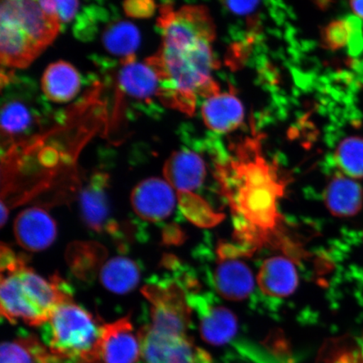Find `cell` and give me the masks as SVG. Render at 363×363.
Listing matches in <instances>:
<instances>
[{"label": "cell", "instance_id": "cell-1", "mask_svg": "<svg viewBox=\"0 0 363 363\" xmlns=\"http://www.w3.org/2000/svg\"><path fill=\"white\" fill-rule=\"evenodd\" d=\"M157 28L161 47L145 62L157 72L163 106L191 116L199 97L220 93L212 76L219 66L213 52L214 21L206 6L176 9L172 3H163Z\"/></svg>", "mask_w": 363, "mask_h": 363}, {"label": "cell", "instance_id": "cell-2", "mask_svg": "<svg viewBox=\"0 0 363 363\" xmlns=\"http://www.w3.org/2000/svg\"><path fill=\"white\" fill-rule=\"evenodd\" d=\"M261 139V135L245 139L231 155L216 162V179L233 212L235 239L250 255L267 244L288 252L291 247L279 231V201L288 180L278 163L263 154Z\"/></svg>", "mask_w": 363, "mask_h": 363}, {"label": "cell", "instance_id": "cell-3", "mask_svg": "<svg viewBox=\"0 0 363 363\" xmlns=\"http://www.w3.org/2000/svg\"><path fill=\"white\" fill-rule=\"evenodd\" d=\"M2 150L10 151L33 138L51 121L53 111L33 80L1 72Z\"/></svg>", "mask_w": 363, "mask_h": 363}, {"label": "cell", "instance_id": "cell-4", "mask_svg": "<svg viewBox=\"0 0 363 363\" xmlns=\"http://www.w3.org/2000/svg\"><path fill=\"white\" fill-rule=\"evenodd\" d=\"M45 347L67 363H96L102 325L74 301L58 306L42 325Z\"/></svg>", "mask_w": 363, "mask_h": 363}, {"label": "cell", "instance_id": "cell-5", "mask_svg": "<svg viewBox=\"0 0 363 363\" xmlns=\"http://www.w3.org/2000/svg\"><path fill=\"white\" fill-rule=\"evenodd\" d=\"M181 279L153 277L142 293L151 303V324L159 333L187 335L191 323V306L189 294Z\"/></svg>", "mask_w": 363, "mask_h": 363}, {"label": "cell", "instance_id": "cell-6", "mask_svg": "<svg viewBox=\"0 0 363 363\" xmlns=\"http://www.w3.org/2000/svg\"><path fill=\"white\" fill-rule=\"evenodd\" d=\"M120 65L116 75L118 101L128 98L135 108L147 115H156L160 111L157 101L162 102L160 81L155 70L146 62L136 61L135 57L120 62Z\"/></svg>", "mask_w": 363, "mask_h": 363}, {"label": "cell", "instance_id": "cell-7", "mask_svg": "<svg viewBox=\"0 0 363 363\" xmlns=\"http://www.w3.org/2000/svg\"><path fill=\"white\" fill-rule=\"evenodd\" d=\"M138 334L146 363H210L208 353L195 346L188 335L159 333L149 325Z\"/></svg>", "mask_w": 363, "mask_h": 363}, {"label": "cell", "instance_id": "cell-8", "mask_svg": "<svg viewBox=\"0 0 363 363\" xmlns=\"http://www.w3.org/2000/svg\"><path fill=\"white\" fill-rule=\"evenodd\" d=\"M108 184V176L104 172L91 177L79 194L81 218L95 233H107L116 240H121V226L111 218Z\"/></svg>", "mask_w": 363, "mask_h": 363}, {"label": "cell", "instance_id": "cell-9", "mask_svg": "<svg viewBox=\"0 0 363 363\" xmlns=\"http://www.w3.org/2000/svg\"><path fill=\"white\" fill-rule=\"evenodd\" d=\"M0 16L15 21L29 39L42 51L55 39L62 29L57 18L49 16L38 1L6 0L1 2Z\"/></svg>", "mask_w": 363, "mask_h": 363}, {"label": "cell", "instance_id": "cell-10", "mask_svg": "<svg viewBox=\"0 0 363 363\" xmlns=\"http://www.w3.org/2000/svg\"><path fill=\"white\" fill-rule=\"evenodd\" d=\"M142 357L139 334L130 317L102 325L96 349V363H136Z\"/></svg>", "mask_w": 363, "mask_h": 363}, {"label": "cell", "instance_id": "cell-11", "mask_svg": "<svg viewBox=\"0 0 363 363\" xmlns=\"http://www.w3.org/2000/svg\"><path fill=\"white\" fill-rule=\"evenodd\" d=\"M176 195L167 181L150 178L140 182L131 193L133 210L140 219L158 223L169 218L176 206Z\"/></svg>", "mask_w": 363, "mask_h": 363}, {"label": "cell", "instance_id": "cell-12", "mask_svg": "<svg viewBox=\"0 0 363 363\" xmlns=\"http://www.w3.org/2000/svg\"><path fill=\"white\" fill-rule=\"evenodd\" d=\"M18 244L29 252H40L55 242L57 227L47 211L31 207L20 213L13 225Z\"/></svg>", "mask_w": 363, "mask_h": 363}, {"label": "cell", "instance_id": "cell-13", "mask_svg": "<svg viewBox=\"0 0 363 363\" xmlns=\"http://www.w3.org/2000/svg\"><path fill=\"white\" fill-rule=\"evenodd\" d=\"M214 274L216 289L220 296L229 301H240L252 292L254 280L249 267L237 256L220 253Z\"/></svg>", "mask_w": 363, "mask_h": 363}, {"label": "cell", "instance_id": "cell-14", "mask_svg": "<svg viewBox=\"0 0 363 363\" xmlns=\"http://www.w3.org/2000/svg\"><path fill=\"white\" fill-rule=\"evenodd\" d=\"M189 303L198 312L201 337L204 342L222 346L230 342L237 334V317L228 308L208 306L201 297L194 295L189 296Z\"/></svg>", "mask_w": 363, "mask_h": 363}, {"label": "cell", "instance_id": "cell-15", "mask_svg": "<svg viewBox=\"0 0 363 363\" xmlns=\"http://www.w3.org/2000/svg\"><path fill=\"white\" fill-rule=\"evenodd\" d=\"M42 52L15 21L0 16V59L3 67H26Z\"/></svg>", "mask_w": 363, "mask_h": 363}, {"label": "cell", "instance_id": "cell-16", "mask_svg": "<svg viewBox=\"0 0 363 363\" xmlns=\"http://www.w3.org/2000/svg\"><path fill=\"white\" fill-rule=\"evenodd\" d=\"M166 181L178 192L193 193L203 183L206 167L202 157L189 150L172 154L163 167Z\"/></svg>", "mask_w": 363, "mask_h": 363}, {"label": "cell", "instance_id": "cell-17", "mask_svg": "<svg viewBox=\"0 0 363 363\" xmlns=\"http://www.w3.org/2000/svg\"><path fill=\"white\" fill-rule=\"evenodd\" d=\"M201 113L204 124L217 133L237 130L245 116L242 104L233 93H220L206 99Z\"/></svg>", "mask_w": 363, "mask_h": 363}, {"label": "cell", "instance_id": "cell-18", "mask_svg": "<svg viewBox=\"0 0 363 363\" xmlns=\"http://www.w3.org/2000/svg\"><path fill=\"white\" fill-rule=\"evenodd\" d=\"M324 202L331 215L347 218L356 216L363 206L362 186L344 174H335L326 186Z\"/></svg>", "mask_w": 363, "mask_h": 363}, {"label": "cell", "instance_id": "cell-19", "mask_svg": "<svg viewBox=\"0 0 363 363\" xmlns=\"http://www.w3.org/2000/svg\"><path fill=\"white\" fill-rule=\"evenodd\" d=\"M81 85L79 71L65 61L50 65L42 79V89L45 99L56 103L71 101L79 93Z\"/></svg>", "mask_w": 363, "mask_h": 363}, {"label": "cell", "instance_id": "cell-20", "mask_svg": "<svg viewBox=\"0 0 363 363\" xmlns=\"http://www.w3.org/2000/svg\"><path fill=\"white\" fill-rule=\"evenodd\" d=\"M298 282L296 267L286 257L267 259L258 272V285L262 293L269 296H289L296 289Z\"/></svg>", "mask_w": 363, "mask_h": 363}, {"label": "cell", "instance_id": "cell-21", "mask_svg": "<svg viewBox=\"0 0 363 363\" xmlns=\"http://www.w3.org/2000/svg\"><path fill=\"white\" fill-rule=\"evenodd\" d=\"M107 251L95 242H76L67 250V262L72 274L84 282H91L101 272Z\"/></svg>", "mask_w": 363, "mask_h": 363}, {"label": "cell", "instance_id": "cell-22", "mask_svg": "<svg viewBox=\"0 0 363 363\" xmlns=\"http://www.w3.org/2000/svg\"><path fill=\"white\" fill-rule=\"evenodd\" d=\"M101 42L108 54L124 61L135 57L140 43V31L133 23L118 20L116 16L104 27Z\"/></svg>", "mask_w": 363, "mask_h": 363}, {"label": "cell", "instance_id": "cell-23", "mask_svg": "<svg viewBox=\"0 0 363 363\" xmlns=\"http://www.w3.org/2000/svg\"><path fill=\"white\" fill-rule=\"evenodd\" d=\"M0 363H67L54 355L34 335L3 342Z\"/></svg>", "mask_w": 363, "mask_h": 363}, {"label": "cell", "instance_id": "cell-24", "mask_svg": "<svg viewBox=\"0 0 363 363\" xmlns=\"http://www.w3.org/2000/svg\"><path fill=\"white\" fill-rule=\"evenodd\" d=\"M99 276L104 288L116 294H125L138 285L140 272L133 260L116 257L104 263Z\"/></svg>", "mask_w": 363, "mask_h": 363}, {"label": "cell", "instance_id": "cell-25", "mask_svg": "<svg viewBox=\"0 0 363 363\" xmlns=\"http://www.w3.org/2000/svg\"><path fill=\"white\" fill-rule=\"evenodd\" d=\"M334 160L338 169L350 179H363V138L351 136L335 150Z\"/></svg>", "mask_w": 363, "mask_h": 363}, {"label": "cell", "instance_id": "cell-26", "mask_svg": "<svg viewBox=\"0 0 363 363\" xmlns=\"http://www.w3.org/2000/svg\"><path fill=\"white\" fill-rule=\"evenodd\" d=\"M115 16L116 13L106 6L94 4L84 7L76 17L74 25V35L84 42L92 40L97 35L99 26L110 21Z\"/></svg>", "mask_w": 363, "mask_h": 363}, {"label": "cell", "instance_id": "cell-27", "mask_svg": "<svg viewBox=\"0 0 363 363\" xmlns=\"http://www.w3.org/2000/svg\"><path fill=\"white\" fill-rule=\"evenodd\" d=\"M177 199L183 214L197 225L211 226L221 220V215H217L202 198L194 193L178 192Z\"/></svg>", "mask_w": 363, "mask_h": 363}, {"label": "cell", "instance_id": "cell-28", "mask_svg": "<svg viewBox=\"0 0 363 363\" xmlns=\"http://www.w3.org/2000/svg\"><path fill=\"white\" fill-rule=\"evenodd\" d=\"M316 363H363V347L343 339L330 340L321 349Z\"/></svg>", "mask_w": 363, "mask_h": 363}, {"label": "cell", "instance_id": "cell-29", "mask_svg": "<svg viewBox=\"0 0 363 363\" xmlns=\"http://www.w3.org/2000/svg\"><path fill=\"white\" fill-rule=\"evenodd\" d=\"M352 35V25L350 18L347 20L335 21L325 27L322 40L325 48L338 50L350 44Z\"/></svg>", "mask_w": 363, "mask_h": 363}, {"label": "cell", "instance_id": "cell-30", "mask_svg": "<svg viewBox=\"0 0 363 363\" xmlns=\"http://www.w3.org/2000/svg\"><path fill=\"white\" fill-rule=\"evenodd\" d=\"M156 4L150 0H130L123 3L127 16L138 19L152 17L156 11Z\"/></svg>", "mask_w": 363, "mask_h": 363}, {"label": "cell", "instance_id": "cell-31", "mask_svg": "<svg viewBox=\"0 0 363 363\" xmlns=\"http://www.w3.org/2000/svg\"><path fill=\"white\" fill-rule=\"evenodd\" d=\"M79 1H57V18L62 27L75 19L80 10Z\"/></svg>", "mask_w": 363, "mask_h": 363}, {"label": "cell", "instance_id": "cell-32", "mask_svg": "<svg viewBox=\"0 0 363 363\" xmlns=\"http://www.w3.org/2000/svg\"><path fill=\"white\" fill-rule=\"evenodd\" d=\"M224 6L228 9L230 12L237 13V15L244 16L252 13L256 10L259 2L257 1H226L223 3Z\"/></svg>", "mask_w": 363, "mask_h": 363}, {"label": "cell", "instance_id": "cell-33", "mask_svg": "<svg viewBox=\"0 0 363 363\" xmlns=\"http://www.w3.org/2000/svg\"><path fill=\"white\" fill-rule=\"evenodd\" d=\"M350 6L353 12L363 19V1H352Z\"/></svg>", "mask_w": 363, "mask_h": 363}]
</instances>
